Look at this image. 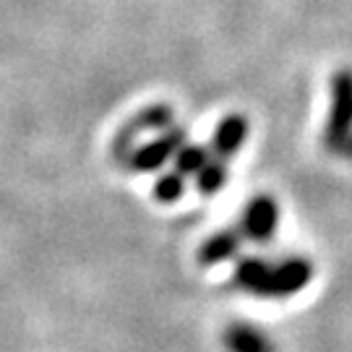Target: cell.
Masks as SVG:
<instances>
[{
	"label": "cell",
	"instance_id": "1",
	"mask_svg": "<svg viewBox=\"0 0 352 352\" xmlns=\"http://www.w3.org/2000/svg\"><path fill=\"white\" fill-rule=\"evenodd\" d=\"M352 136V71H337L331 78V107H329L327 131H324V141H327L329 151L344 149V144Z\"/></svg>",
	"mask_w": 352,
	"mask_h": 352
},
{
	"label": "cell",
	"instance_id": "2",
	"mask_svg": "<svg viewBox=\"0 0 352 352\" xmlns=\"http://www.w3.org/2000/svg\"><path fill=\"white\" fill-rule=\"evenodd\" d=\"M183 144H186V131L183 128H167V131H162V136L157 141H149L141 149L133 151L128 162H131L133 170H139V173H154L164 162L175 160L177 149Z\"/></svg>",
	"mask_w": 352,
	"mask_h": 352
},
{
	"label": "cell",
	"instance_id": "3",
	"mask_svg": "<svg viewBox=\"0 0 352 352\" xmlns=\"http://www.w3.org/2000/svg\"><path fill=\"white\" fill-rule=\"evenodd\" d=\"M279 227V206L274 199L269 196H256L248 201L243 219H240V230L245 238L256 240V243H269L277 235Z\"/></svg>",
	"mask_w": 352,
	"mask_h": 352
},
{
	"label": "cell",
	"instance_id": "4",
	"mask_svg": "<svg viewBox=\"0 0 352 352\" xmlns=\"http://www.w3.org/2000/svg\"><path fill=\"white\" fill-rule=\"evenodd\" d=\"M314 277V266L302 256H289L277 264H272V285H269V298H287L300 292Z\"/></svg>",
	"mask_w": 352,
	"mask_h": 352
},
{
	"label": "cell",
	"instance_id": "5",
	"mask_svg": "<svg viewBox=\"0 0 352 352\" xmlns=\"http://www.w3.org/2000/svg\"><path fill=\"white\" fill-rule=\"evenodd\" d=\"M248 136V123L243 115H227L225 120L217 126L212 139V151L217 160H230L240 151Z\"/></svg>",
	"mask_w": 352,
	"mask_h": 352
},
{
	"label": "cell",
	"instance_id": "6",
	"mask_svg": "<svg viewBox=\"0 0 352 352\" xmlns=\"http://www.w3.org/2000/svg\"><path fill=\"white\" fill-rule=\"evenodd\" d=\"M240 251V232L238 230H219L206 240L199 251V261L204 266H217L222 261L235 258Z\"/></svg>",
	"mask_w": 352,
	"mask_h": 352
},
{
	"label": "cell",
	"instance_id": "7",
	"mask_svg": "<svg viewBox=\"0 0 352 352\" xmlns=\"http://www.w3.org/2000/svg\"><path fill=\"white\" fill-rule=\"evenodd\" d=\"M225 347L230 352H274V342L258 327L235 324L225 331Z\"/></svg>",
	"mask_w": 352,
	"mask_h": 352
},
{
	"label": "cell",
	"instance_id": "8",
	"mask_svg": "<svg viewBox=\"0 0 352 352\" xmlns=\"http://www.w3.org/2000/svg\"><path fill=\"white\" fill-rule=\"evenodd\" d=\"M235 282L243 289H248L253 295H269L272 285V264L264 258H243L235 269Z\"/></svg>",
	"mask_w": 352,
	"mask_h": 352
},
{
	"label": "cell",
	"instance_id": "9",
	"mask_svg": "<svg viewBox=\"0 0 352 352\" xmlns=\"http://www.w3.org/2000/svg\"><path fill=\"white\" fill-rule=\"evenodd\" d=\"M173 128V110L164 107V104H157V107H149L128 126V131L136 136V131H167Z\"/></svg>",
	"mask_w": 352,
	"mask_h": 352
},
{
	"label": "cell",
	"instance_id": "10",
	"mask_svg": "<svg viewBox=\"0 0 352 352\" xmlns=\"http://www.w3.org/2000/svg\"><path fill=\"white\" fill-rule=\"evenodd\" d=\"M225 180H227V170L225 164H222V160H209L196 173V186H199V190H201L204 196L219 193V190L225 188Z\"/></svg>",
	"mask_w": 352,
	"mask_h": 352
},
{
	"label": "cell",
	"instance_id": "11",
	"mask_svg": "<svg viewBox=\"0 0 352 352\" xmlns=\"http://www.w3.org/2000/svg\"><path fill=\"white\" fill-rule=\"evenodd\" d=\"M209 162V154L206 149L196 146V144H183L175 154V164H177V173L180 175H190V173H199L204 164Z\"/></svg>",
	"mask_w": 352,
	"mask_h": 352
},
{
	"label": "cell",
	"instance_id": "12",
	"mask_svg": "<svg viewBox=\"0 0 352 352\" xmlns=\"http://www.w3.org/2000/svg\"><path fill=\"white\" fill-rule=\"evenodd\" d=\"M183 190H186L183 175L175 170V173H167V175H162L160 180H157V186H154V196H157L160 201L170 204V201H175V199H180V196H183Z\"/></svg>",
	"mask_w": 352,
	"mask_h": 352
},
{
	"label": "cell",
	"instance_id": "13",
	"mask_svg": "<svg viewBox=\"0 0 352 352\" xmlns=\"http://www.w3.org/2000/svg\"><path fill=\"white\" fill-rule=\"evenodd\" d=\"M342 154H344V157H350V160H352V136H350V141L344 144V149H342Z\"/></svg>",
	"mask_w": 352,
	"mask_h": 352
}]
</instances>
